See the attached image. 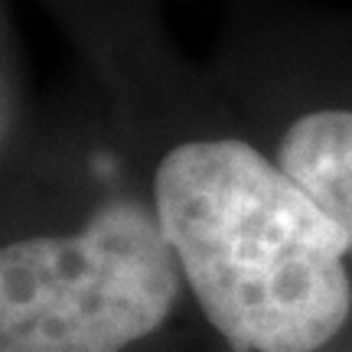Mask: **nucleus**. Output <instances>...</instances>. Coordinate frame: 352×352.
Wrapping results in <instances>:
<instances>
[{
  "label": "nucleus",
  "instance_id": "obj_1",
  "mask_svg": "<svg viewBox=\"0 0 352 352\" xmlns=\"http://www.w3.org/2000/svg\"><path fill=\"white\" fill-rule=\"evenodd\" d=\"M85 63L189 294L232 352H327L352 323V254L157 0H43Z\"/></svg>",
  "mask_w": 352,
  "mask_h": 352
},
{
  "label": "nucleus",
  "instance_id": "obj_2",
  "mask_svg": "<svg viewBox=\"0 0 352 352\" xmlns=\"http://www.w3.org/2000/svg\"><path fill=\"white\" fill-rule=\"evenodd\" d=\"M10 138L0 352H127L153 340L189 280L95 88Z\"/></svg>",
  "mask_w": 352,
  "mask_h": 352
},
{
  "label": "nucleus",
  "instance_id": "obj_3",
  "mask_svg": "<svg viewBox=\"0 0 352 352\" xmlns=\"http://www.w3.org/2000/svg\"><path fill=\"white\" fill-rule=\"evenodd\" d=\"M212 72L352 254V23L258 7L228 26Z\"/></svg>",
  "mask_w": 352,
  "mask_h": 352
},
{
  "label": "nucleus",
  "instance_id": "obj_4",
  "mask_svg": "<svg viewBox=\"0 0 352 352\" xmlns=\"http://www.w3.org/2000/svg\"><path fill=\"white\" fill-rule=\"evenodd\" d=\"M346 352H352V349H346Z\"/></svg>",
  "mask_w": 352,
  "mask_h": 352
}]
</instances>
